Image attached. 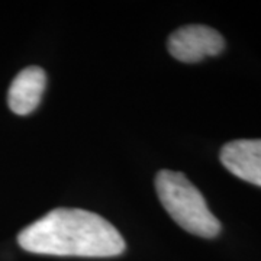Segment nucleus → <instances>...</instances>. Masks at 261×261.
Returning <instances> with one entry per match:
<instances>
[{
    "mask_svg": "<svg viewBox=\"0 0 261 261\" xmlns=\"http://www.w3.org/2000/svg\"><path fill=\"white\" fill-rule=\"evenodd\" d=\"M161 205L185 231L200 238L218 237L222 225L206 203L203 195L178 171L161 170L155 177Z\"/></svg>",
    "mask_w": 261,
    "mask_h": 261,
    "instance_id": "obj_2",
    "label": "nucleus"
},
{
    "mask_svg": "<svg viewBox=\"0 0 261 261\" xmlns=\"http://www.w3.org/2000/svg\"><path fill=\"white\" fill-rule=\"evenodd\" d=\"M28 252L60 257H116L125 251L119 231L100 215L58 207L27 226L18 237Z\"/></svg>",
    "mask_w": 261,
    "mask_h": 261,
    "instance_id": "obj_1",
    "label": "nucleus"
},
{
    "mask_svg": "<svg viewBox=\"0 0 261 261\" xmlns=\"http://www.w3.org/2000/svg\"><path fill=\"white\" fill-rule=\"evenodd\" d=\"M168 53L181 63H199L206 57L219 56L225 49L224 37L205 25H189L174 31L167 42Z\"/></svg>",
    "mask_w": 261,
    "mask_h": 261,
    "instance_id": "obj_3",
    "label": "nucleus"
},
{
    "mask_svg": "<svg viewBox=\"0 0 261 261\" xmlns=\"http://www.w3.org/2000/svg\"><path fill=\"white\" fill-rule=\"evenodd\" d=\"M221 163L229 173L261 187V140H237L225 144Z\"/></svg>",
    "mask_w": 261,
    "mask_h": 261,
    "instance_id": "obj_4",
    "label": "nucleus"
},
{
    "mask_svg": "<svg viewBox=\"0 0 261 261\" xmlns=\"http://www.w3.org/2000/svg\"><path fill=\"white\" fill-rule=\"evenodd\" d=\"M45 86L47 74L41 67L31 65L22 70L9 87L8 105L10 111L20 116L34 112L41 103Z\"/></svg>",
    "mask_w": 261,
    "mask_h": 261,
    "instance_id": "obj_5",
    "label": "nucleus"
}]
</instances>
